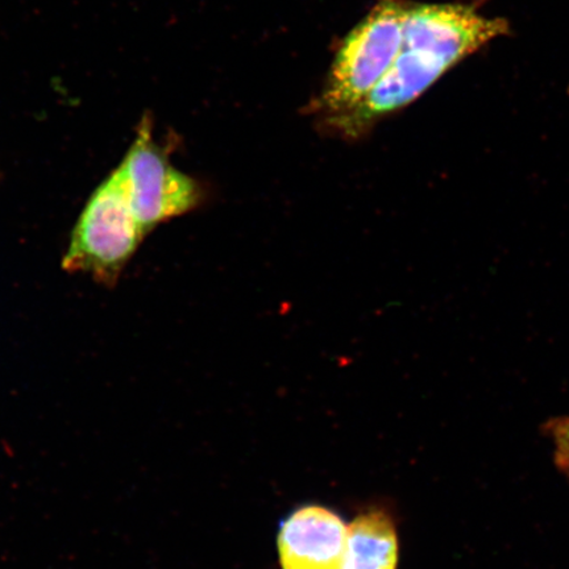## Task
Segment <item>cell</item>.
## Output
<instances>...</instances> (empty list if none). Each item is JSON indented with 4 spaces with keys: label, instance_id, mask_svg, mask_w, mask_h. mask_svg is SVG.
Instances as JSON below:
<instances>
[{
    "label": "cell",
    "instance_id": "6da1fadb",
    "mask_svg": "<svg viewBox=\"0 0 569 569\" xmlns=\"http://www.w3.org/2000/svg\"><path fill=\"white\" fill-rule=\"evenodd\" d=\"M508 31L507 20L482 17L468 6L408 7L401 47L386 76L332 124L347 137L358 138L376 120L416 101L448 69Z\"/></svg>",
    "mask_w": 569,
    "mask_h": 569
},
{
    "label": "cell",
    "instance_id": "7a4b0ae2",
    "mask_svg": "<svg viewBox=\"0 0 569 569\" xmlns=\"http://www.w3.org/2000/svg\"><path fill=\"white\" fill-rule=\"evenodd\" d=\"M144 238L132 210L124 169L119 166L84 206L71 232L62 269L88 274L103 287H116Z\"/></svg>",
    "mask_w": 569,
    "mask_h": 569
},
{
    "label": "cell",
    "instance_id": "3957f363",
    "mask_svg": "<svg viewBox=\"0 0 569 569\" xmlns=\"http://www.w3.org/2000/svg\"><path fill=\"white\" fill-rule=\"evenodd\" d=\"M407 9L400 0H382L341 44L322 96L331 122L353 110L386 76L401 47Z\"/></svg>",
    "mask_w": 569,
    "mask_h": 569
},
{
    "label": "cell",
    "instance_id": "277c9868",
    "mask_svg": "<svg viewBox=\"0 0 569 569\" xmlns=\"http://www.w3.org/2000/svg\"><path fill=\"white\" fill-rule=\"evenodd\" d=\"M120 166L142 233L208 202V190L196 178L181 172L153 140L151 120L142 119L137 139Z\"/></svg>",
    "mask_w": 569,
    "mask_h": 569
},
{
    "label": "cell",
    "instance_id": "5b68a950",
    "mask_svg": "<svg viewBox=\"0 0 569 569\" xmlns=\"http://www.w3.org/2000/svg\"><path fill=\"white\" fill-rule=\"evenodd\" d=\"M348 526L333 511L310 505L295 511L281 526L279 553L282 569H339Z\"/></svg>",
    "mask_w": 569,
    "mask_h": 569
},
{
    "label": "cell",
    "instance_id": "8992f818",
    "mask_svg": "<svg viewBox=\"0 0 569 569\" xmlns=\"http://www.w3.org/2000/svg\"><path fill=\"white\" fill-rule=\"evenodd\" d=\"M396 526L382 510L367 511L348 526L343 560L339 569H397Z\"/></svg>",
    "mask_w": 569,
    "mask_h": 569
},
{
    "label": "cell",
    "instance_id": "52a82bcc",
    "mask_svg": "<svg viewBox=\"0 0 569 569\" xmlns=\"http://www.w3.org/2000/svg\"><path fill=\"white\" fill-rule=\"evenodd\" d=\"M547 427L555 447V461L569 476V417L553 419Z\"/></svg>",
    "mask_w": 569,
    "mask_h": 569
}]
</instances>
